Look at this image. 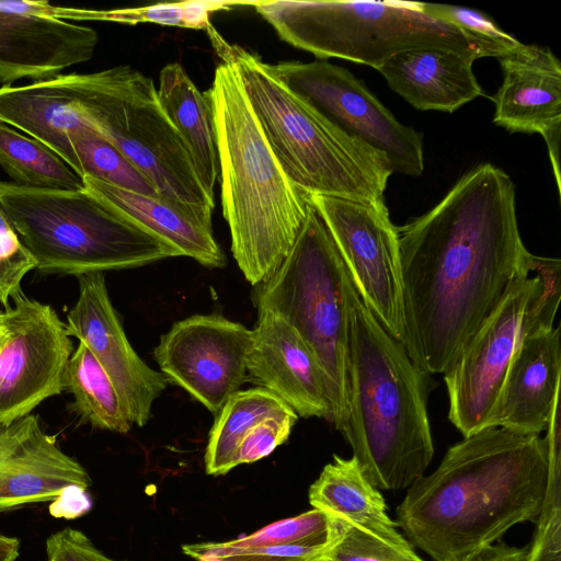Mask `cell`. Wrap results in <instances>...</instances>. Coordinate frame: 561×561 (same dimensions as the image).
Listing matches in <instances>:
<instances>
[{"instance_id":"6da1fadb","label":"cell","mask_w":561,"mask_h":561,"mask_svg":"<svg viewBox=\"0 0 561 561\" xmlns=\"http://www.w3.org/2000/svg\"><path fill=\"white\" fill-rule=\"evenodd\" d=\"M397 231L404 347L421 369L444 374L524 266L514 183L479 164Z\"/></svg>"},{"instance_id":"7a4b0ae2","label":"cell","mask_w":561,"mask_h":561,"mask_svg":"<svg viewBox=\"0 0 561 561\" xmlns=\"http://www.w3.org/2000/svg\"><path fill=\"white\" fill-rule=\"evenodd\" d=\"M545 438L485 427L448 448L396 510L412 547L434 561H463L513 526L536 523L546 496Z\"/></svg>"},{"instance_id":"3957f363","label":"cell","mask_w":561,"mask_h":561,"mask_svg":"<svg viewBox=\"0 0 561 561\" xmlns=\"http://www.w3.org/2000/svg\"><path fill=\"white\" fill-rule=\"evenodd\" d=\"M346 301L348 400L341 433L375 488L403 490L424 476L434 456L430 374L382 328L350 274Z\"/></svg>"},{"instance_id":"277c9868","label":"cell","mask_w":561,"mask_h":561,"mask_svg":"<svg viewBox=\"0 0 561 561\" xmlns=\"http://www.w3.org/2000/svg\"><path fill=\"white\" fill-rule=\"evenodd\" d=\"M207 95L231 252L254 287L268 279L289 253L305 220L308 198L274 154L230 64L217 66Z\"/></svg>"},{"instance_id":"5b68a950","label":"cell","mask_w":561,"mask_h":561,"mask_svg":"<svg viewBox=\"0 0 561 561\" xmlns=\"http://www.w3.org/2000/svg\"><path fill=\"white\" fill-rule=\"evenodd\" d=\"M209 39L221 61L239 76L274 154L305 195L383 199L393 173L387 156L346 134L273 72L272 65L228 43L209 24Z\"/></svg>"},{"instance_id":"8992f818","label":"cell","mask_w":561,"mask_h":561,"mask_svg":"<svg viewBox=\"0 0 561 561\" xmlns=\"http://www.w3.org/2000/svg\"><path fill=\"white\" fill-rule=\"evenodd\" d=\"M0 210L43 274L79 276L182 256L173 245L85 187L58 191L0 181Z\"/></svg>"},{"instance_id":"52a82bcc","label":"cell","mask_w":561,"mask_h":561,"mask_svg":"<svg viewBox=\"0 0 561 561\" xmlns=\"http://www.w3.org/2000/svg\"><path fill=\"white\" fill-rule=\"evenodd\" d=\"M61 79L81 116L156 188L158 195L211 225L215 199L165 114L149 77L129 66Z\"/></svg>"},{"instance_id":"ba28073f","label":"cell","mask_w":561,"mask_h":561,"mask_svg":"<svg viewBox=\"0 0 561 561\" xmlns=\"http://www.w3.org/2000/svg\"><path fill=\"white\" fill-rule=\"evenodd\" d=\"M347 276L323 218L308 198L305 220L289 253L252 291L257 312L271 311L285 319L317 359L329 392L328 421L339 432L345 426L348 400Z\"/></svg>"},{"instance_id":"9c48e42d","label":"cell","mask_w":561,"mask_h":561,"mask_svg":"<svg viewBox=\"0 0 561 561\" xmlns=\"http://www.w3.org/2000/svg\"><path fill=\"white\" fill-rule=\"evenodd\" d=\"M248 5L284 42L320 59L342 58L377 69L398 53L430 47L478 59L465 36L427 15L421 2L276 0Z\"/></svg>"},{"instance_id":"30bf717a","label":"cell","mask_w":561,"mask_h":561,"mask_svg":"<svg viewBox=\"0 0 561 561\" xmlns=\"http://www.w3.org/2000/svg\"><path fill=\"white\" fill-rule=\"evenodd\" d=\"M561 261L527 253L495 309L444 373L448 419L463 435L486 427L511 362L523 341L553 327L561 297Z\"/></svg>"},{"instance_id":"8fae6325","label":"cell","mask_w":561,"mask_h":561,"mask_svg":"<svg viewBox=\"0 0 561 561\" xmlns=\"http://www.w3.org/2000/svg\"><path fill=\"white\" fill-rule=\"evenodd\" d=\"M307 197L323 218L363 302L404 345L399 239L383 199Z\"/></svg>"},{"instance_id":"7c38bea8","label":"cell","mask_w":561,"mask_h":561,"mask_svg":"<svg viewBox=\"0 0 561 561\" xmlns=\"http://www.w3.org/2000/svg\"><path fill=\"white\" fill-rule=\"evenodd\" d=\"M273 72L346 134L383 152L393 172L424 170L422 135L401 124L346 68L325 60L284 61Z\"/></svg>"},{"instance_id":"4fadbf2b","label":"cell","mask_w":561,"mask_h":561,"mask_svg":"<svg viewBox=\"0 0 561 561\" xmlns=\"http://www.w3.org/2000/svg\"><path fill=\"white\" fill-rule=\"evenodd\" d=\"M2 311L8 336L0 348V425L32 413L64 391L73 353L66 323L49 305L19 291Z\"/></svg>"},{"instance_id":"5bb4252c","label":"cell","mask_w":561,"mask_h":561,"mask_svg":"<svg viewBox=\"0 0 561 561\" xmlns=\"http://www.w3.org/2000/svg\"><path fill=\"white\" fill-rule=\"evenodd\" d=\"M252 330L220 314H194L160 336L154 359L168 382L217 414L247 379Z\"/></svg>"},{"instance_id":"9a60e30c","label":"cell","mask_w":561,"mask_h":561,"mask_svg":"<svg viewBox=\"0 0 561 561\" xmlns=\"http://www.w3.org/2000/svg\"><path fill=\"white\" fill-rule=\"evenodd\" d=\"M77 16V8L47 1L0 0L1 87L24 78L48 80L91 59L98 33L72 23Z\"/></svg>"},{"instance_id":"2e32d148","label":"cell","mask_w":561,"mask_h":561,"mask_svg":"<svg viewBox=\"0 0 561 561\" xmlns=\"http://www.w3.org/2000/svg\"><path fill=\"white\" fill-rule=\"evenodd\" d=\"M77 278L79 296L66 314L67 332L90 350L114 383L129 421L142 427L169 382L130 345L110 299L104 273H87Z\"/></svg>"},{"instance_id":"e0dca14e","label":"cell","mask_w":561,"mask_h":561,"mask_svg":"<svg viewBox=\"0 0 561 561\" xmlns=\"http://www.w3.org/2000/svg\"><path fill=\"white\" fill-rule=\"evenodd\" d=\"M70 485L89 489L85 469L28 414L0 425V512L53 502Z\"/></svg>"},{"instance_id":"ac0fdd59","label":"cell","mask_w":561,"mask_h":561,"mask_svg":"<svg viewBox=\"0 0 561 561\" xmlns=\"http://www.w3.org/2000/svg\"><path fill=\"white\" fill-rule=\"evenodd\" d=\"M247 356L250 376L305 419L329 420L324 375L299 333L271 311L257 312Z\"/></svg>"},{"instance_id":"d6986e66","label":"cell","mask_w":561,"mask_h":561,"mask_svg":"<svg viewBox=\"0 0 561 561\" xmlns=\"http://www.w3.org/2000/svg\"><path fill=\"white\" fill-rule=\"evenodd\" d=\"M560 328L528 335L515 353L486 427L539 435L560 397Z\"/></svg>"},{"instance_id":"ffe728a7","label":"cell","mask_w":561,"mask_h":561,"mask_svg":"<svg viewBox=\"0 0 561 561\" xmlns=\"http://www.w3.org/2000/svg\"><path fill=\"white\" fill-rule=\"evenodd\" d=\"M503 81L493 122L511 133L561 135V65L548 48L520 44L499 58Z\"/></svg>"},{"instance_id":"44dd1931","label":"cell","mask_w":561,"mask_h":561,"mask_svg":"<svg viewBox=\"0 0 561 561\" xmlns=\"http://www.w3.org/2000/svg\"><path fill=\"white\" fill-rule=\"evenodd\" d=\"M474 60L448 48H417L391 56L377 70L415 108L453 113L484 95L472 70Z\"/></svg>"},{"instance_id":"7402d4cb","label":"cell","mask_w":561,"mask_h":561,"mask_svg":"<svg viewBox=\"0 0 561 561\" xmlns=\"http://www.w3.org/2000/svg\"><path fill=\"white\" fill-rule=\"evenodd\" d=\"M330 520L312 508L232 540L186 543L182 551L197 561H324L336 539L331 541Z\"/></svg>"},{"instance_id":"603a6c76","label":"cell","mask_w":561,"mask_h":561,"mask_svg":"<svg viewBox=\"0 0 561 561\" xmlns=\"http://www.w3.org/2000/svg\"><path fill=\"white\" fill-rule=\"evenodd\" d=\"M0 122L46 146L81 176L70 135L87 121L76 107L61 75L18 87H0Z\"/></svg>"},{"instance_id":"cb8c5ba5","label":"cell","mask_w":561,"mask_h":561,"mask_svg":"<svg viewBox=\"0 0 561 561\" xmlns=\"http://www.w3.org/2000/svg\"><path fill=\"white\" fill-rule=\"evenodd\" d=\"M309 503L327 515L401 549L413 548L387 513L383 496L363 474L356 459L333 455L309 488Z\"/></svg>"},{"instance_id":"d4e9b609","label":"cell","mask_w":561,"mask_h":561,"mask_svg":"<svg viewBox=\"0 0 561 561\" xmlns=\"http://www.w3.org/2000/svg\"><path fill=\"white\" fill-rule=\"evenodd\" d=\"M84 187L112 203L138 224L208 268L226 265V255L216 241L213 226L160 197L127 191L90 176Z\"/></svg>"},{"instance_id":"484cf974","label":"cell","mask_w":561,"mask_h":561,"mask_svg":"<svg viewBox=\"0 0 561 561\" xmlns=\"http://www.w3.org/2000/svg\"><path fill=\"white\" fill-rule=\"evenodd\" d=\"M159 101L188 149L197 175L214 197L219 175L217 136L207 92L202 93L178 62L159 73Z\"/></svg>"},{"instance_id":"4316f807","label":"cell","mask_w":561,"mask_h":561,"mask_svg":"<svg viewBox=\"0 0 561 561\" xmlns=\"http://www.w3.org/2000/svg\"><path fill=\"white\" fill-rule=\"evenodd\" d=\"M287 409L291 408L263 387L233 393L217 413L209 432L204 456L206 473L221 476L233 469L237 449L250 428Z\"/></svg>"},{"instance_id":"83f0119b","label":"cell","mask_w":561,"mask_h":561,"mask_svg":"<svg viewBox=\"0 0 561 561\" xmlns=\"http://www.w3.org/2000/svg\"><path fill=\"white\" fill-rule=\"evenodd\" d=\"M62 385L75 398V410L92 426L119 434L130 431L133 423L114 383L81 342L66 364Z\"/></svg>"},{"instance_id":"f1b7e54d","label":"cell","mask_w":561,"mask_h":561,"mask_svg":"<svg viewBox=\"0 0 561 561\" xmlns=\"http://www.w3.org/2000/svg\"><path fill=\"white\" fill-rule=\"evenodd\" d=\"M0 167L14 184L23 187L84 188L83 179L55 152L3 122H0Z\"/></svg>"},{"instance_id":"f546056e","label":"cell","mask_w":561,"mask_h":561,"mask_svg":"<svg viewBox=\"0 0 561 561\" xmlns=\"http://www.w3.org/2000/svg\"><path fill=\"white\" fill-rule=\"evenodd\" d=\"M70 140L82 179L90 176L127 191L160 197L153 185L88 121L70 135Z\"/></svg>"},{"instance_id":"4dcf8cb0","label":"cell","mask_w":561,"mask_h":561,"mask_svg":"<svg viewBox=\"0 0 561 561\" xmlns=\"http://www.w3.org/2000/svg\"><path fill=\"white\" fill-rule=\"evenodd\" d=\"M422 10L430 16L455 26L481 57H502L517 48L522 43L505 33L486 14L467 7L423 3Z\"/></svg>"},{"instance_id":"1f68e13d","label":"cell","mask_w":561,"mask_h":561,"mask_svg":"<svg viewBox=\"0 0 561 561\" xmlns=\"http://www.w3.org/2000/svg\"><path fill=\"white\" fill-rule=\"evenodd\" d=\"M527 561H561V454H548L546 496L538 516Z\"/></svg>"},{"instance_id":"d6a6232c","label":"cell","mask_w":561,"mask_h":561,"mask_svg":"<svg viewBox=\"0 0 561 561\" xmlns=\"http://www.w3.org/2000/svg\"><path fill=\"white\" fill-rule=\"evenodd\" d=\"M333 519L337 536L324 561H424L413 548L393 547L346 522Z\"/></svg>"},{"instance_id":"836d02e7","label":"cell","mask_w":561,"mask_h":561,"mask_svg":"<svg viewBox=\"0 0 561 561\" xmlns=\"http://www.w3.org/2000/svg\"><path fill=\"white\" fill-rule=\"evenodd\" d=\"M36 270V261L0 210V302L3 308L21 291L23 277Z\"/></svg>"},{"instance_id":"e575fe53","label":"cell","mask_w":561,"mask_h":561,"mask_svg":"<svg viewBox=\"0 0 561 561\" xmlns=\"http://www.w3.org/2000/svg\"><path fill=\"white\" fill-rule=\"evenodd\" d=\"M297 419L295 411L287 409L253 425L237 449L234 466L251 463L268 456L287 440Z\"/></svg>"},{"instance_id":"d590c367","label":"cell","mask_w":561,"mask_h":561,"mask_svg":"<svg viewBox=\"0 0 561 561\" xmlns=\"http://www.w3.org/2000/svg\"><path fill=\"white\" fill-rule=\"evenodd\" d=\"M48 559L56 561H118L101 552L80 530L66 528L46 540Z\"/></svg>"},{"instance_id":"8d00e7d4","label":"cell","mask_w":561,"mask_h":561,"mask_svg":"<svg viewBox=\"0 0 561 561\" xmlns=\"http://www.w3.org/2000/svg\"><path fill=\"white\" fill-rule=\"evenodd\" d=\"M101 21L118 22L129 25L150 22L164 26L184 27L182 2L102 10Z\"/></svg>"},{"instance_id":"74e56055","label":"cell","mask_w":561,"mask_h":561,"mask_svg":"<svg viewBox=\"0 0 561 561\" xmlns=\"http://www.w3.org/2000/svg\"><path fill=\"white\" fill-rule=\"evenodd\" d=\"M91 506L88 489L70 485L50 503L49 513L56 518L73 519L88 513Z\"/></svg>"},{"instance_id":"f35d334b","label":"cell","mask_w":561,"mask_h":561,"mask_svg":"<svg viewBox=\"0 0 561 561\" xmlns=\"http://www.w3.org/2000/svg\"><path fill=\"white\" fill-rule=\"evenodd\" d=\"M528 546H508L503 541L479 548L463 561H527Z\"/></svg>"},{"instance_id":"ab89813d","label":"cell","mask_w":561,"mask_h":561,"mask_svg":"<svg viewBox=\"0 0 561 561\" xmlns=\"http://www.w3.org/2000/svg\"><path fill=\"white\" fill-rule=\"evenodd\" d=\"M19 551V539L0 534V561H15Z\"/></svg>"},{"instance_id":"60d3db41","label":"cell","mask_w":561,"mask_h":561,"mask_svg":"<svg viewBox=\"0 0 561 561\" xmlns=\"http://www.w3.org/2000/svg\"><path fill=\"white\" fill-rule=\"evenodd\" d=\"M7 336H8V328L4 322L3 313H2V311H0V348L3 345V343L5 342Z\"/></svg>"},{"instance_id":"b9f144b4","label":"cell","mask_w":561,"mask_h":561,"mask_svg":"<svg viewBox=\"0 0 561 561\" xmlns=\"http://www.w3.org/2000/svg\"><path fill=\"white\" fill-rule=\"evenodd\" d=\"M48 561H56V560H54V559H48Z\"/></svg>"}]
</instances>
